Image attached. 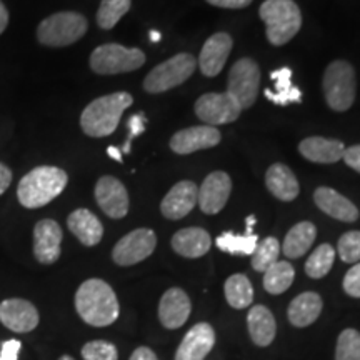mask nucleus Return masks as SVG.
Masks as SVG:
<instances>
[{"instance_id":"2f4dec72","label":"nucleus","mask_w":360,"mask_h":360,"mask_svg":"<svg viewBox=\"0 0 360 360\" xmlns=\"http://www.w3.org/2000/svg\"><path fill=\"white\" fill-rule=\"evenodd\" d=\"M295 277V270L289 262H281L277 260L276 264L264 272V289L272 295L283 294L292 285Z\"/></svg>"},{"instance_id":"9d476101","label":"nucleus","mask_w":360,"mask_h":360,"mask_svg":"<svg viewBox=\"0 0 360 360\" xmlns=\"http://www.w3.org/2000/svg\"><path fill=\"white\" fill-rule=\"evenodd\" d=\"M157 236L150 229H135L117 242L112 250V259L120 267L135 265L154 254Z\"/></svg>"},{"instance_id":"423d86ee","label":"nucleus","mask_w":360,"mask_h":360,"mask_svg":"<svg viewBox=\"0 0 360 360\" xmlns=\"http://www.w3.org/2000/svg\"><path fill=\"white\" fill-rule=\"evenodd\" d=\"M327 105L335 112H345L352 107L357 92L354 67L345 60H334L326 69L322 80Z\"/></svg>"},{"instance_id":"6ab92c4d","label":"nucleus","mask_w":360,"mask_h":360,"mask_svg":"<svg viewBox=\"0 0 360 360\" xmlns=\"http://www.w3.org/2000/svg\"><path fill=\"white\" fill-rule=\"evenodd\" d=\"M232 51V37L225 32H217L207 39L200 51L197 65L207 77H215L222 72L225 62Z\"/></svg>"},{"instance_id":"412c9836","label":"nucleus","mask_w":360,"mask_h":360,"mask_svg":"<svg viewBox=\"0 0 360 360\" xmlns=\"http://www.w3.org/2000/svg\"><path fill=\"white\" fill-rule=\"evenodd\" d=\"M314 202L323 214L330 215L332 219L340 220V222H355L359 219L357 207L347 197L335 192L334 188L319 187L314 192Z\"/></svg>"},{"instance_id":"2eb2a0df","label":"nucleus","mask_w":360,"mask_h":360,"mask_svg":"<svg viewBox=\"0 0 360 360\" xmlns=\"http://www.w3.org/2000/svg\"><path fill=\"white\" fill-rule=\"evenodd\" d=\"M39 310L29 300L7 299L0 302V322L12 332H32L39 326Z\"/></svg>"},{"instance_id":"4468645a","label":"nucleus","mask_w":360,"mask_h":360,"mask_svg":"<svg viewBox=\"0 0 360 360\" xmlns=\"http://www.w3.org/2000/svg\"><path fill=\"white\" fill-rule=\"evenodd\" d=\"M232 192V180L222 170L212 172L207 175L199 188V197H197V204L204 214L214 215L219 214L227 204L229 197Z\"/></svg>"},{"instance_id":"b1692460","label":"nucleus","mask_w":360,"mask_h":360,"mask_svg":"<svg viewBox=\"0 0 360 360\" xmlns=\"http://www.w3.org/2000/svg\"><path fill=\"white\" fill-rule=\"evenodd\" d=\"M67 227L85 247L97 245L103 237L102 222L87 209L74 210L67 219Z\"/></svg>"},{"instance_id":"ea45409f","label":"nucleus","mask_w":360,"mask_h":360,"mask_svg":"<svg viewBox=\"0 0 360 360\" xmlns=\"http://www.w3.org/2000/svg\"><path fill=\"white\" fill-rule=\"evenodd\" d=\"M344 290L345 294L350 297H355V299H360V262H357L354 267L345 274L344 277Z\"/></svg>"},{"instance_id":"a211bd4d","label":"nucleus","mask_w":360,"mask_h":360,"mask_svg":"<svg viewBox=\"0 0 360 360\" xmlns=\"http://www.w3.org/2000/svg\"><path fill=\"white\" fill-rule=\"evenodd\" d=\"M199 197V187L192 180H182L170 188L167 195L160 204V212L165 219L179 220L184 219L197 204Z\"/></svg>"},{"instance_id":"8fccbe9b","label":"nucleus","mask_w":360,"mask_h":360,"mask_svg":"<svg viewBox=\"0 0 360 360\" xmlns=\"http://www.w3.org/2000/svg\"><path fill=\"white\" fill-rule=\"evenodd\" d=\"M58 360H75V359H72L70 355H62V357L58 359Z\"/></svg>"},{"instance_id":"0eeeda50","label":"nucleus","mask_w":360,"mask_h":360,"mask_svg":"<svg viewBox=\"0 0 360 360\" xmlns=\"http://www.w3.org/2000/svg\"><path fill=\"white\" fill-rule=\"evenodd\" d=\"M146 64L141 49H129L119 44L98 45L90 56V69L98 75H117L134 72Z\"/></svg>"},{"instance_id":"20e7f679","label":"nucleus","mask_w":360,"mask_h":360,"mask_svg":"<svg viewBox=\"0 0 360 360\" xmlns=\"http://www.w3.org/2000/svg\"><path fill=\"white\" fill-rule=\"evenodd\" d=\"M259 15L265 24L267 40L276 47L290 42L302 27V13L294 0H265Z\"/></svg>"},{"instance_id":"6e6552de","label":"nucleus","mask_w":360,"mask_h":360,"mask_svg":"<svg viewBox=\"0 0 360 360\" xmlns=\"http://www.w3.org/2000/svg\"><path fill=\"white\" fill-rule=\"evenodd\" d=\"M197 67L195 57L191 53H177L169 60L162 62L148 72V75L143 80V89L148 94H160L167 92V90L177 87L184 84L193 75Z\"/></svg>"},{"instance_id":"37998d69","label":"nucleus","mask_w":360,"mask_h":360,"mask_svg":"<svg viewBox=\"0 0 360 360\" xmlns=\"http://www.w3.org/2000/svg\"><path fill=\"white\" fill-rule=\"evenodd\" d=\"M207 2L220 8H244L250 6L252 0H207Z\"/></svg>"},{"instance_id":"f03ea898","label":"nucleus","mask_w":360,"mask_h":360,"mask_svg":"<svg viewBox=\"0 0 360 360\" xmlns=\"http://www.w3.org/2000/svg\"><path fill=\"white\" fill-rule=\"evenodd\" d=\"M69 182L65 170L40 165L24 175L17 187V199L25 209H40L57 199Z\"/></svg>"},{"instance_id":"cd10ccee","label":"nucleus","mask_w":360,"mask_h":360,"mask_svg":"<svg viewBox=\"0 0 360 360\" xmlns=\"http://www.w3.org/2000/svg\"><path fill=\"white\" fill-rule=\"evenodd\" d=\"M276 87L265 89L264 96L274 102L276 105H289V103H299L302 101V92L299 87L292 84V70L289 67H281L270 74Z\"/></svg>"},{"instance_id":"ddd939ff","label":"nucleus","mask_w":360,"mask_h":360,"mask_svg":"<svg viewBox=\"0 0 360 360\" xmlns=\"http://www.w3.org/2000/svg\"><path fill=\"white\" fill-rule=\"evenodd\" d=\"M64 232L52 219H44L34 227V255L44 265L56 264L60 257V244Z\"/></svg>"},{"instance_id":"9b49d317","label":"nucleus","mask_w":360,"mask_h":360,"mask_svg":"<svg viewBox=\"0 0 360 360\" xmlns=\"http://www.w3.org/2000/svg\"><path fill=\"white\" fill-rule=\"evenodd\" d=\"M195 114L204 122V125L217 127V125L236 122L242 114V107L227 92H210L204 94L195 102Z\"/></svg>"},{"instance_id":"c03bdc74","label":"nucleus","mask_w":360,"mask_h":360,"mask_svg":"<svg viewBox=\"0 0 360 360\" xmlns=\"http://www.w3.org/2000/svg\"><path fill=\"white\" fill-rule=\"evenodd\" d=\"M12 182V170L6 164H0V195L11 187Z\"/></svg>"},{"instance_id":"72a5a7b5","label":"nucleus","mask_w":360,"mask_h":360,"mask_svg":"<svg viewBox=\"0 0 360 360\" xmlns=\"http://www.w3.org/2000/svg\"><path fill=\"white\" fill-rule=\"evenodd\" d=\"M132 0H102L97 11V25L103 30L114 29L122 17L130 11Z\"/></svg>"},{"instance_id":"09e8293b","label":"nucleus","mask_w":360,"mask_h":360,"mask_svg":"<svg viewBox=\"0 0 360 360\" xmlns=\"http://www.w3.org/2000/svg\"><path fill=\"white\" fill-rule=\"evenodd\" d=\"M150 40H152V42L157 44L160 40V34L157 32V30H152V32H150Z\"/></svg>"},{"instance_id":"1a4fd4ad","label":"nucleus","mask_w":360,"mask_h":360,"mask_svg":"<svg viewBox=\"0 0 360 360\" xmlns=\"http://www.w3.org/2000/svg\"><path fill=\"white\" fill-rule=\"evenodd\" d=\"M260 84V70L257 62L245 57L237 60L229 72L227 94L236 98L242 110L249 109L257 98Z\"/></svg>"},{"instance_id":"a878e982","label":"nucleus","mask_w":360,"mask_h":360,"mask_svg":"<svg viewBox=\"0 0 360 360\" xmlns=\"http://www.w3.org/2000/svg\"><path fill=\"white\" fill-rule=\"evenodd\" d=\"M265 186L274 197L283 202L297 199L300 191L294 172L283 164L270 165L267 174H265Z\"/></svg>"},{"instance_id":"7c9ffc66","label":"nucleus","mask_w":360,"mask_h":360,"mask_svg":"<svg viewBox=\"0 0 360 360\" xmlns=\"http://www.w3.org/2000/svg\"><path fill=\"white\" fill-rule=\"evenodd\" d=\"M225 299L233 309H247L254 302V287L244 274H233L225 281Z\"/></svg>"},{"instance_id":"58836bf2","label":"nucleus","mask_w":360,"mask_h":360,"mask_svg":"<svg viewBox=\"0 0 360 360\" xmlns=\"http://www.w3.org/2000/svg\"><path fill=\"white\" fill-rule=\"evenodd\" d=\"M127 127H129V137L124 143V148H122L124 154H129V152H130V146H132L134 139L146 132V127H147L146 114H143V112H139V114L130 117L129 122H127Z\"/></svg>"},{"instance_id":"de8ad7c7","label":"nucleus","mask_w":360,"mask_h":360,"mask_svg":"<svg viewBox=\"0 0 360 360\" xmlns=\"http://www.w3.org/2000/svg\"><path fill=\"white\" fill-rule=\"evenodd\" d=\"M107 154H109L114 160H117V162H122V150H120V148H117V147H114V146H110L109 148H107Z\"/></svg>"},{"instance_id":"473e14b6","label":"nucleus","mask_w":360,"mask_h":360,"mask_svg":"<svg viewBox=\"0 0 360 360\" xmlns=\"http://www.w3.org/2000/svg\"><path fill=\"white\" fill-rule=\"evenodd\" d=\"M335 260V249L330 244H322L315 249L305 262V274L310 278H322L330 272Z\"/></svg>"},{"instance_id":"7ed1b4c3","label":"nucleus","mask_w":360,"mask_h":360,"mask_svg":"<svg viewBox=\"0 0 360 360\" xmlns=\"http://www.w3.org/2000/svg\"><path fill=\"white\" fill-rule=\"evenodd\" d=\"M134 103L129 92H115L110 96L98 97L85 107L80 115V127L89 137H107L119 127L125 109Z\"/></svg>"},{"instance_id":"aec40b11","label":"nucleus","mask_w":360,"mask_h":360,"mask_svg":"<svg viewBox=\"0 0 360 360\" xmlns=\"http://www.w3.org/2000/svg\"><path fill=\"white\" fill-rule=\"evenodd\" d=\"M192 304L188 295L179 287H172L162 295L159 302V321L169 330L180 328L191 317Z\"/></svg>"},{"instance_id":"f8f14e48","label":"nucleus","mask_w":360,"mask_h":360,"mask_svg":"<svg viewBox=\"0 0 360 360\" xmlns=\"http://www.w3.org/2000/svg\"><path fill=\"white\" fill-rule=\"evenodd\" d=\"M96 200L102 212L110 219H124L129 212L127 188L119 179L105 177L98 179L96 186Z\"/></svg>"},{"instance_id":"e433bc0d","label":"nucleus","mask_w":360,"mask_h":360,"mask_svg":"<svg viewBox=\"0 0 360 360\" xmlns=\"http://www.w3.org/2000/svg\"><path fill=\"white\" fill-rule=\"evenodd\" d=\"M337 252H339L342 262L345 264L360 262V231L345 232L344 236L339 238Z\"/></svg>"},{"instance_id":"bb28decb","label":"nucleus","mask_w":360,"mask_h":360,"mask_svg":"<svg viewBox=\"0 0 360 360\" xmlns=\"http://www.w3.org/2000/svg\"><path fill=\"white\" fill-rule=\"evenodd\" d=\"M323 302L322 297L317 292H304V294L297 295L289 305L287 315L292 326L302 328L309 327L317 321L319 315L322 312Z\"/></svg>"},{"instance_id":"79ce46f5","label":"nucleus","mask_w":360,"mask_h":360,"mask_svg":"<svg viewBox=\"0 0 360 360\" xmlns=\"http://www.w3.org/2000/svg\"><path fill=\"white\" fill-rule=\"evenodd\" d=\"M342 159L345 160V164H347L350 169H354L355 172L360 174V143L359 146L345 148L344 157H342Z\"/></svg>"},{"instance_id":"f3484780","label":"nucleus","mask_w":360,"mask_h":360,"mask_svg":"<svg viewBox=\"0 0 360 360\" xmlns=\"http://www.w3.org/2000/svg\"><path fill=\"white\" fill-rule=\"evenodd\" d=\"M215 345V330L210 323L199 322L180 342L175 360H204Z\"/></svg>"},{"instance_id":"f257e3e1","label":"nucleus","mask_w":360,"mask_h":360,"mask_svg":"<svg viewBox=\"0 0 360 360\" xmlns=\"http://www.w3.org/2000/svg\"><path fill=\"white\" fill-rule=\"evenodd\" d=\"M75 310L92 327H109L119 319L120 305L112 287L102 278H89L75 294Z\"/></svg>"},{"instance_id":"4c0bfd02","label":"nucleus","mask_w":360,"mask_h":360,"mask_svg":"<svg viewBox=\"0 0 360 360\" xmlns=\"http://www.w3.org/2000/svg\"><path fill=\"white\" fill-rule=\"evenodd\" d=\"M84 360H119V350L107 340H92L82 347Z\"/></svg>"},{"instance_id":"f704fd0d","label":"nucleus","mask_w":360,"mask_h":360,"mask_svg":"<svg viewBox=\"0 0 360 360\" xmlns=\"http://www.w3.org/2000/svg\"><path fill=\"white\" fill-rule=\"evenodd\" d=\"M281 250V242L276 237L264 238L252 254V269L257 270V272H265L270 265L277 262Z\"/></svg>"},{"instance_id":"a18cd8bd","label":"nucleus","mask_w":360,"mask_h":360,"mask_svg":"<svg viewBox=\"0 0 360 360\" xmlns=\"http://www.w3.org/2000/svg\"><path fill=\"white\" fill-rule=\"evenodd\" d=\"M129 360H159L154 350H150L148 347H139L134 350V354L130 355Z\"/></svg>"},{"instance_id":"49530a36","label":"nucleus","mask_w":360,"mask_h":360,"mask_svg":"<svg viewBox=\"0 0 360 360\" xmlns=\"http://www.w3.org/2000/svg\"><path fill=\"white\" fill-rule=\"evenodd\" d=\"M8 25V11L7 7L0 2V34L7 29Z\"/></svg>"},{"instance_id":"c85d7f7f","label":"nucleus","mask_w":360,"mask_h":360,"mask_svg":"<svg viewBox=\"0 0 360 360\" xmlns=\"http://www.w3.org/2000/svg\"><path fill=\"white\" fill-rule=\"evenodd\" d=\"M255 224L254 215L247 217V231L245 233H233L224 232L217 237V247L222 252H227L231 255H252L255 247L259 244V237L252 232V227Z\"/></svg>"},{"instance_id":"dca6fc26","label":"nucleus","mask_w":360,"mask_h":360,"mask_svg":"<svg viewBox=\"0 0 360 360\" xmlns=\"http://www.w3.org/2000/svg\"><path fill=\"white\" fill-rule=\"evenodd\" d=\"M220 132L219 129L210 125H195L180 130L170 139V148L179 155L193 154L197 150H204L219 146Z\"/></svg>"},{"instance_id":"c756f323","label":"nucleus","mask_w":360,"mask_h":360,"mask_svg":"<svg viewBox=\"0 0 360 360\" xmlns=\"http://www.w3.org/2000/svg\"><path fill=\"white\" fill-rule=\"evenodd\" d=\"M315 237H317V229L312 222H299L287 232L283 238V255L289 259H299L312 247Z\"/></svg>"},{"instance_id":"393cba45","label":"nucleus","mask_w":360,"mask_h":360,"mask_svg":"<svg viewBox=\"0 0 360 360\" xmlns=\"http://www.w3.org/2000/svg\"><path fill=\"white\" fill-rule=\"evenodd\" d=\"M250 339L259 347H267L276 339L277 323L274 314L265 305H254L247 314Z\"/></svg>"},{"instance_id":"4be33fe9","label":"nucleus","mask_w":360,"mask_h":360,"mask_svg":"<svg viewBox=\"0 0 360 360\" xmlns=\"http://www.w3.org/2000/svg\"><path fill=\"white\" fill-rule=\"evenodd\" d=\"M299 152L315 164H335L344 157L345 146L337 139L309 137L300 142Z\"/></svg>"},{"instance_id":"a19ab883","label":"nucleus","mask_w":360,"mask_h":360,"mask_svg":"<svg viewBox=\"0 0 360 360\" xmlns=\"http://www.w3.org/2000/svg\"><path fill=\"white\" fill-rule=\"evenodd\" d=\"M20 342L19 340H6L2 344V350H0V360H19L20 352Z\"/></svg>"},{"instance_id":"5701e85b","label":"nucleus","mask_w":360,"mask_h":360,"mask_svg":"<svg viewBox=\"0 0 360 360\" xmlns=\"http://www.w3.org/2000/svg\"><path fill=\"white\" fill-rule=\"evenodd\" d=\"M212 247V238L209 232L200 227H187L175 232L172 237V249L179 255L187 259H199Z\"/></svg>"},{"instance_id":"c9c22d12","label":"nucleus","mask_w":360,"mask_h":360,"mask_svg":"<svg viewBox=\"0 0 360 360\" xmlns=\"http://www.w3.org/2000/svg\"><path fill=\"white\" fill-rule=\"evenodd\" d=\"M335 360H360V332L345 328L335 345Z\"/></svg>"},{"instance_id":"39448f33","label":"nucleus","mask_w":360,"mask_h":360,"mask_svg":"<svg viewBox=\"0 0 360 360\" xmlns=\"http://www.w3.org/2000/svg\"><path fill=\"white\" fill-rule=\"evenodd\" d=\"M89 22L79 12H57L40 22L37 40L45 47L60 49L75 44L87 32Z\"/></svg>"}]
</instances>
